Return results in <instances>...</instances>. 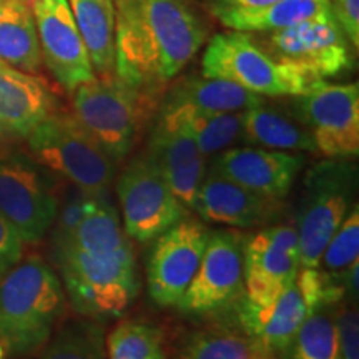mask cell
<instances>
[{
    "instance_id": "obj_1",
    "label": "cell",
    "mask_w": 359,
    "mask_h": 359,
    "mask_svg": "<svg viewBox=\"0 0 359 359\" xmlns=\"http://www.w3.org/2000/svg\"><path fill=\"white\" fill-rule=\"evenodd\" d=\"M52 257L70 304L83 318L115 320L137 298L140 283L132 238L109 198L93 196L77 226L53 233Z\"/></svg>"
},
{
    "instance_id": "obj_2",
    "label": "cell",
    "mask_w": 359,
    "mask_h": 359,
    "mask_svg": "<svg viewBox=\"0 0 359 359\" xmlns=\"http://www.w3.org/2000/svg\"><path fill=\"white\" fill-rule=\"evenodd\" d=\"M115 75L135 87L160 90L177 77L210 35L195 0H111Z\"/></svg>"
},
{
    "instance_id": "obj_3",
    "label": "cell",
    "mask_w": 359,
    "mask_h": 359,
    "mask_svg": "<svg viewBox=\"0 0 359 359\" xmlns=\"http://www.w3.org/2000/svg\"><path fill=\"white\" fill-rule=\"evenodd\" d=\"M65 306L60 278L43 259L19 262L0 280V344L25 356L50 339Z\"/></svg>"
},
{
    "instance_id": "obj_4",
    "label": "cell",
    "mask_w": 359,
    "mask_h": 359,
    "mask_svg": "<svg viewBox=\"0 0 359 359\" xmlns=\"http://www.w3.org/2000/svg\"><path fill=\"white\" fill-rule=\"evenodd\" d=\"M158 92L135 87L116 75L95 77L74 92V116L116 163L137 145Z\"/></svg>"
},
{
    "instance_id": "obj_5",
    "label": "cell",
    "mask_w": 359,
    "mask_h": 359,
    "mask_svg": "<svg viewBox=\"0 0 359 359\" xmlns=\"http://www.w3.org/2000/svg\"><path fill=\"white\" fill-rule=\"evenodd\" d=\"M358 165L351 158H326L303 178L298 212L299 268H316L327 241L353 208Z\"/></svg>"
},
{
    "instance_id": "obj_6",
    "label": "cell",
    "mask_w": 359,
    "mask_h": 359,
    "mask_svg": "<svg viewBox=\"0 0 359 359\" xmlns=\"http://www.w3.org/2000/svg\"><path fill=\"white\" fill-rule=\"evenodd\" d=\"M27 147L35 161L60 175L72 187L97 198H109L115 161L74 115H48L27 137Z\"/></svg>"
},
{
    "instance_id": "obj_7",
    "label": "cell",
    "mask_w": 359,
    "mask_h": 359,
    "mask_svg": "<svg viewBox=\"0 0 359 359\" xmlns=\"http://www.w3.org/2000/svg\"><path fill=\"white\" fill-rule=\"evenodd\" d=\"M201 74L206 79L228 80L263 97H298L318 82L276 62L259 47L253 34L238 30L210 39L201 58Z\"/></svg>"
},
{
    "instance_id": "obj_8",
    "label": "cell",
    "mask_w": 359,
    "mask_h": 359,
    "mask_svg": "<svg viewBox=\"0 0 359 359\" xmlns=\"http://www.w3.org/2000/svg\"><path fill=\"white\" fill-rule=\"evenodd\" d=\"M253 37L269 57L314 80L338 77L353 69L349 40L334 17L306 20Z\"/></svg>"
},
{
    "instance_id": "obj_9",
    "label": "cell",
    "mask_w": 359,
    "mask_h": 359,
    "mask_svg": "<svg viewBox=\"0 0 359 359\" xmlns=\"http://www.w3.org/2000/svg\"><path fill=\"white\" fill-rule=\"evenodd\" d=\"M298 120L326 158H353L359 154V85L318 80L296 97Z\"/></svg>"
},
{
    "instance_id": "obj_10",
    "label": "cell",
    "mask_w": 359,
    "mask_h": 359,
    "mask_svg": "<svg viewBox=\"0 0 359 359\" xmlns=\"http://www.w3.org/2000/svg\"><path fill=\"white\" fill-rule=\"evenodd\" d=\"M123 230L138 243L158 238L188 215L158 168L145 154L128 161L116 182Z\"/></svg>"
},
{
    "instance_id": "obj_11",
    "label": "cell",
    "mask_w": 359,
    "mask_h": 359,
    "mask_svg": "<svg viewBox=\"0 0 359 359\" xmlns=\"http://www.w3.org/2000/svg\"><path fill=\"white\" fill-rule=\"evenodd\" d=\"M243 243L240 233H210L198 269L177 303L180 311L206 316L240 303L245 296Z\"/></svg>"
},
{
    "instance_id": "obj_12",
    "label": "cell",
    "mask_w": 359,
    "mask_h": 359,
    "mask_svg": "<svg viewBox=\"0 0 359 359\" xmlns=\"http://www.w3.org/2000/svg\"><path fill=\"white\" fill-rule=\"evenodd\" d=\"M57 196L29 156H0V215L24 243H39L57 217Z\"/></svg>"
},
{
    "instance_id": "obj_13",
    "label": "cell",
    "mask_w": 359,
    "mask_h": 359,
    "mask_svg": "<svg viewBox=\"0 0 359 359\" xmlns=\"http://www.w3.org/2000/svg\"><path fill=\"white\" fill-rule=\"evenodd\" d=\"M210 230L198 219L183 218L156 238L147 262L148 294L158 306H177L195 276Z\"/></svg>"
},
{
    "instance_id": "obj_14",
    "label": "cell",
    "mask_w": 359,
    "mask_h": 359,
    "mask_svg": "<svg viewBox=\"0 0 359 359\" xmlns=\"http://www.w3.org/2000/svg\"><path fill=\"white\" fill-rule=\"evenodd\" d=\"M299 271V243L296 228L275 224L263 228L243 243L245 298L269 304L293 285Z\"/></svg>"
},
{
    "instance_id": "obj_15",
    "label": "cell",
    "mask_w": 359,
    "mask_h": 359,
    "mask_svg": "<svg viewBox=\"0 0 359 359\" xmlns=\"http://www.w3.org/2000/svg\"><path fill=\"white\" fill-rule=\"evenodd\" d=\"M42 62L69 93L95 79L69 0H32Z\"/></svg>"
},
{
    "instance_id": "obj_16",
    "label": "cell",
    "mask_w": 359,
    "mask_h": 359,
    "mask_svg": "<svg viewBox=\"0 0 359 359\" xmlns=\"http://www.w3.org/2000/svg\"><path fill=\"white\" fill-rule=\"evenodd\" d=\"M304 161L303 155L290 151L243 147L219 154L212 170L246 190L281 200L293 188Z\"/></svg>"
},
{
    "instance_id": "obj_17",
    "label": "cell",
    "mask_w": 359,
    "mask_h": 359,
    "mask_svg": "<svg viewBox=\"0 0 359 359\" xmlns=\"http://www.w3.org/2000/svg\"><path fill=\"white\" fill-rule=\"evenodd\" d=\"M280 200L246 190L217 172L205 175L195 198V210L206 222L233 228H255L278 213Z\"/></svg>"
},
{
    "instance_id": "obj_18",
    "label": "cell",
    "mask_w": 359,
    "mask_h": 359,
    "mask_svg": "<svg viewBox=\"0 0 359 359\" xmlns=\"http://www.w3.org/2000/svg\"><path fill=\"white\" fill-rule=\"evenodd\" d=\"M145 155L158 168L180 203L191 212L205 178V155L196 142L185 130L155 125Z\"/></svg>"
},
{
    "instance_id": "obj_19",
    "label": "cell",
    "mask_w": 359,
    "mask_h": 359,
    "mask_svg": "<svg viewBox=\"0 0 359 359\" xmlns=\"http://www.w3.org/2000/svg\"><path fill=\"white\" fill-rule=\"evenodd\" d=\"M235 308L240 330L264 344L278 358L290 346L308 316L306 303L296 280L269 304H255L243 296Z\"/></svg>"
},
{
    "instance_id": "obj_20",
    "label": "cell",
    "mask_w": 359,
    "mask_h": 359,
    "mask_svg": "<svg viewBox=\"0 0 359 359\" xmlns=\"http://www.w3.org/2000/svg\"><path fill=\"white\" fill-rule=\"evenodd\" d=\"M52 93L34 75L0 70V140H24L55 109Z\"/></svg>"
},
{
    "instance_id": "obj_21",
    "label": "cell",
    "mask_w": 359,
    "mask_h": 359,
    "mask_svg": "<svg viewBox=\"0 0 359 359\" xmlns=\"http://www.w3.org/2000/svg\"><path fill=\"white\" fill-rule=\"evenodd\" d=\"M266 105L263 95L222 79L185 77L165 93L160 107H187L206 114H238Z\"/></svg>"
},
{
    "instance_id": "obj_22",
    "label": "cell",
    "mask_w": 359,
    "mask_h": 359,
    "mask_svg": "<svg viewBox=\"0 0 359 359\" xmlns=\"http://www.w3.org/2000/svg\"><path fill=\"white\" fill-rule=\"evenodd\" d=\"M224 27L246 34L288 29L302 22L333 17L330 0H278L257 8H224L212 12Z\"/></svg>"
},
{
    "instance_id": "obj_23",
    "label": "cell",
    "mask_w": 359,
    "mask_h": 359,
    "mask_svg": "<svg viewBox=\"0 0 359 359\" xmlns=\"http://www.w3.org/2000/svg\"><path fill=\"white\" fill-rule=\"evenodd\" d=\"M0 60L25 74H37L42 53L29 0H0Z\"/></svg>"
},
{
    "instance_id": "obj_24",
    "label": "cell",
    "mask_w": 359,
    "mask_h": 359,
    "mask_svg": "<svg viewBox=\"0 0 359 359\" xmlns=\"http://www.w3.org/2000/svg\"><path fill=\"white\" fill-rule=\"evenodd\" d=\"M95 77L115 75V11L111 0H69Z\"/></svg>"
},
{
    "instance_id": "obj_25",
    "label": "cell",
    "mask_w": 359,
    "mask_h": 359,
    "mask_svg": "<svg viewBox=\"0 0 359 359\" xmlns=\"http://www.w3.org/2000/svg\"><path fill=\"white\" fill-rule=\"evenodd\" d=\"M156 125L163 128L185 130L206 156L224 150L240 138L241 111L206 114L187 107H160Z\"/></svg>"
},
{
    "instance_id": "obj_26",
    "label": "cell",
    "mask_w": 359,
    "mask_h": 359,
    "mask_svg": "<svg viewBox=\"0 0 359 359\" xmlns=\"http://www.w3.org/2000/svg\"><path fill=\"white\" fill-rule=\"evenodd\" d=\"M240 137L268 150L318 154L313 137L302 123L264 105L241 111Z\"/></svg>"
},
{
    "instance_id": "obj_27",
    "label": "cell",
    "mask_w": 359,
    "mask_h": 359,
    "mask_svg": "<svg viewBox=\"0 0 359 359\" xmlns=\"http://www.w3.org/2000/svg\"><path fill=\"white\" fill-rule=\"evenodd\" d=\"M178 359H280L241 330H205L190 336Z\"/></svg>"
},
{
    "instance_id": "obj_28",
    "label": "cell",
    "mask_w": 359,
    "mask_h": 359,
    "mask_svg": "<svg viewBox=\"0 0 359 359\" xmlns=\"http://www.w3.org/2000/svg\"><path fill=\"white\" fill-rule=\"evenodd\" d=\"M334 308L336 304L309 311L280 359H341Z\"/></svg>"
},
{
    "instance_id": "obj_29",
    "label": "cell",
    "mask_w": 359,
    "mask_h": 359,
    "mask_svg": "<svg viewBox=\"0 0 359 359\" xmlns=\"http://www.w3.org/2000/svg\"><path fill=\"white\" fill-rule=\"evenodd\" d=\"M107 359H167L163 333L145 321L120 323L105 341Z\"/></svg>"
},
{
    "instance_id": "obj_30",
    "label": "cell",
    "mask_w": 359,
    "mask_h": 359,
    "mask_svg": "<svg viewBox=\"0 0 359 359\" xmlns=\"http://www.w3.org/2000/svg\"><path fill=\"white\" fill-rule=\"evenodd\" d=\"M39 359H107L103 327L88 318L67 323Z\"/></svg>"
},
{
    "instance_id": "obj_31",
    "label": "cell",
    "mask_w": 359,
    "mask_h": 359,
    "mask_svg": "<svg viewBox=\"0 0 359 359\" xmlns=\"http://www.w3.org/2000/svg\"><path fill=\"white\" fill-rule=\"evenodd\" d=\"M356 259H359V206L353 205L346 218L327 241L318 266L341 275Z\"/></svg>"
},
{
    "instance_id": "obj_32",
    "label": "cell",
    "mask_w": 359,
    "mask_h": 359,
    "mask_svg": "<svg viewBox=\"0 0 359 359\" xmlns=\"http://www.w3.org/2000/svg\"><path fill=\"white\" fill-rule=\"evenodd\" d=\"M334 325L341 359H359L358 309L349 303H338L334 308Z\"/></svg>"
},
{
    "instance_id": "obj_33",
    "label": "cell",
    "mask_w": 359,
    "mask_h": 359,
    "mask_svg": "<svg viewBox=\"0 0 359 359\" xmlns=\"http://www.w3.org/2000/svg\"><path fill=\"white\" fill-rule=\"evenodd\" d=\"M24 255V241L13 226L0 215V276L12 269Z\"/></svg>"
},
{
    "instance_id": "obj_34",
    "label": "cell",
    "mask_w": 359,
    "mask_h": 359,
    "mask_svg": "<svg viewBox=\"0 0 359 359\" xmlns=\"http://www.w3.org/2000/svg\"><path fill=\"white\" fill-rule=\"evenodd\" d=\"M334 20L338 22L349 43L359 45V0H330Z\"/></svg>"
},
{
    "instance_id": "obj_35",
    "label": "cell",
    "mask_w": 359,
    "mask_h": 359,
    "mask_svg": "<svg viewBox=\"0 0 359 359\" xmlns=\"http://www.w3.org/2000/svg\"><path fill=\"white\" fill-rule=\"evenodd\" d=\"M278 0H206L210 12L224 8H257L275 4Z\"/></svg>"
},
{
    "instance_id": "obj_36",
    "label": "cell",
    "mask_w": 359,
    "mask_h": 359,
    "mask_svg": "<svg viewBox=\"0 0 359 359\" xmlns=\"http://www.w3.org/2000/svg\"><path fill=\"white\" fill-rule=\"evenodd\" d=\"M7 69H12V67H8L6 62H2L0 60V70H7Z\"/></svg>"
},
{
    "instance_id": "obj_37",
    "label": "cell",
    "mask_w": 359,
    "mask_h": 359,
    "mask_svg": "<svg viewBox=\"0 0 359 359\" xmlns=\"http://www.w3.org/2000/svg\"><path fill=\"white\" fill-rule=\"evenodd\" d=\"M4 358V348H2V344H0V359Z\"/></svg>"
},
{
    "instance_id": "obj_38",
    "label": "cell",
    "mask_w": 359,
    "mask_h": 359,
    "mask_svg": "<svg viewBox=\"0 0 359 359\" xmlns=\"http://www.w3.org/2000/svg\"><path fill=\"white\" fill-rule=\"evenodd\" d=\"M29 2H32V0H29Z\"/></svg>"
}]
</instances>
